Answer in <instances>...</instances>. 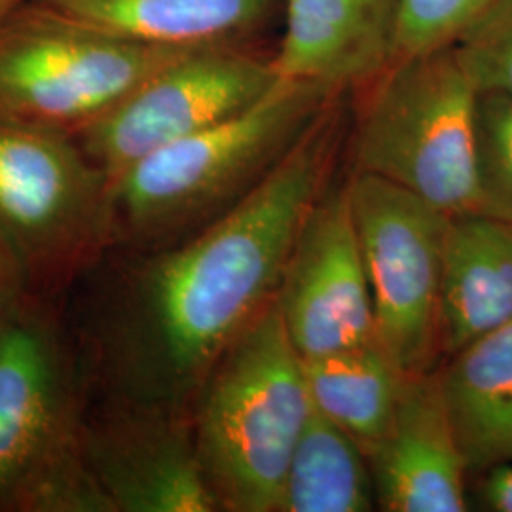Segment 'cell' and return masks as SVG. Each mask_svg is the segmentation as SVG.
<instances>
[{"label":"cell","mask_w":512,"mask_h":512,"mask_svg":"<svg viewBox=\"0 0 512 512\" xmlns=\"http://www.w3.org/2000/svg\"><path fill=\"white\" fill-rule=\"evenodd\" d=\"M336 147L327 109L220 217L162 249L109 251L73 338L90 399L177 412L279 287Z\"/></svg>","instance_id":"cell-1"},{"label":"cell","mask_w":512,"mask_h":512,"mask_svg":"<svg viewBox=\"0 0 512 512\" xmlns=\"http://www.w3.org/2000/svg\"><path fill=\"white\" fill-rule=\"evenodd\" d=\"M338 92L281 76L249 109L131 165L112 181L110 251H152L213 222L304 137Z\"/></svg>","instance_id":"cell-2"},{"label":"cell","mask_w":512,"mask_h":512,"mask_svg":"<svg viewBox=\"0 0 512 512\" xmlns=\"http://www.w3.org/2000/svg\"><path fill=\"white\" fill-rule=\"evenodd\" d=\"M50 300L21 294L0 327V512H114L82 448L73 332Z\"/></svg>","instance_id":"cell-3"},{"label":"cell","mask_w":512,"mask_h":512,"mask_svg":"<svg viewBox=\"0 0 512 512\" xmlns=\"http://www.w3.org/2000/svg\"><path fill=\"white\" fill-rule=\"evenodd\" d=\"M311 410L304 361L270 302L220 355L192 421L220 511H277Z\"/></svg>","instance_id":"cell-4"},{"label":"cell","mask_w":512,"mask_h":512,"mask_svg":"<svg viewBox=\"0 0 512 512\" xmlns=\"http://www.w3.org/2000/svg\"><path fill=\"white\" fill-rule=\"evenodd\" d=\"M112 247V181L71 133L0 118V251L52 298Z\"/></svg>","instance_id":"cell-5"},{"label":"cell","mask_w":512,"mask_h":512,"mask_svg":"<svg viewBox=\"0 0 512 512\" xmlns=\"http://www.w3.org/2000/svg\"><path fill=\"white\" fill-rule=\"evenodd\" d=\"M355 137L357 171L399 184L446 215L478 211V92L454 48L387 63Z\"/></svg>","instance_id":"cell-6"},{"label":"cell","mask_w":512,"mask_h":512,"mask_svg":"<svg viewBox=\"0 0 512 512\" xmlns=\"http://www.w3.org/2000/svg\"><path fill=\"white\" fill-rule=\"evenodd\" d=\"M192 50L116 37L25 2L0 25V118L74 135Z\"/></svg>","instance_id":"cell-7"},{"label":"cell","mask_w":512,"mask_h":512,"mask_svg":"<svg viewBox=\"0 0 512 512\" xmlns=\"http://www.w3.org/2000/svg\"><path fill=\"white\" fill-rule=\"evenodd\" d=\"M372 298L376 342L404 376L435 370L440 348L444 241L450 215L365 171L349 179Z\"/></svg>","instance_id":"cell-8"},{"label":"cell","mask_w":512,"mask_h":512,"mask_svg":"<svg viewBox=\"0 0 512 512\" xmlns=\"http://www.w3.org/2000/svg\"><path fill=\"white\" fill-rule=\"evenodd\" d=\"M279 80L275 54L251 44L205 46L148 76L73 137L114 181L150 154L249 109Z\"/></svg>","instance_id":"cell-9"},{"label":"cell","mask_w":512,"mask_h":512,"mask_svg":"<svg viewBox=\"0 0 512 512\" xmlns=\"http://www.w3.org/2000/svg\"><path fill=\"white\" fill-rule=\"evenodd\" d=\"M275 306L302 359L376 342L372 298L346 186L311 207L285 264Z\"/></svg>","instance_id":"cell-10"},{"label":"cell","mask_w":512,"mask_h":512,"mask_svg":"<svg viewBox=\"0 0 512 512\" xmlns=\"http://www.w3.org/2000/svg\"><path fill=\"white\" fill-rule=\"evenodd\" d=\"M84 456L114 512H215L194 427L177 412L97 403L82 425Z\"/></svg>","instance_id":"cell-11"},{"label":"cell","mask_w":512,"mask_h":512,"mask_svg":"<svg viewBox=\"0 0 512 512\" xmlns=\"http://www.w3.org/2000/svg\"><path fill=\"white\" fill-rule=\"evenodd\" d=\"M368 463L382 511H467L469 469L448 416L440 368L406 378L395 418Z\"/></svg>","instance_id":"cell-12"},{"label":"cell","mask_w":512,"mask_h":512,"mask_svg":"<svg viewBox=\"0 0 512 512\" xmlns=\"http://www.w3.org/2000/svg\"><path fill=\"white\" fill-rule=\"evenodd\" d=\"M395 6L397 0H285L279 76L336 90L374 78L389 63Z\"/></svg>","instance_id":"cell-13"},{"label":"cell","mask_w":512,"mask_h":512,"mask_svg":"<svg viewBox=\"0 0 512 512\" xmlns=\"http://www.w3.org/2000/svg\"><path fill=\"white\" fill-rule=\"evenodd\" d=\"M512 323V224L482 213L448 220L442 262L440 348L452 357Z\"/></svg>","instance_id":"cell-14"},{"label":"cell","mask_w":512,"mask_h":512,"mask_svg":"<svg viewBox=\"0 0 512 512\" xmlns=\"http://www.w3.org/2000/svg\"><path fill=\"white\" fill-rule=\"evenodd\" d=\"M116 37L156 46L251 44L285 0H37Z\"/></svg>","instance_id":"cell-15"},{"label":"cell","mask_w":512,"mask_h":512,"mask_svg":"<svg viewBox=\"0 0 512 512\" xmlns=\"http://www.w3.org/2000/svg\"><path fill=\"white\" fill-rule=\"evenodd\" d=\"M440 384L469 473L512 463V323L459 349Z\"/></svg>","instance_id":"cell-16"},{"label":"cell","mask_w":512,"mask_h":512,"mask_svg":"<svg viewBox=\"0 0 512 512\" xmlns=\"http://www.w3.org/2000/svg\"><path fill=\"white\" fill-rule=\"evenodd\" d=\"M302 361L311 406L348 433L368 459L395 418L408 376L378 342Z\"/></svg>","instance_id":"cell-17"},{"label":"cell","mask_w":512,"mask_h":512,"mask_svg":"<svg viewBox=\"0 0 512 512\" xmlns=\"http://www.w3.org/2000/svg\"><path fill=\"white\" fill-rule=\"evenodd\" d=\"M366 461L361 446L313 408L275 512L372 511L376 494Z\"/></svg>","instance_id":"cell-18"},{"label":"cell","mask_w":512,"mask_h":512,"mask_svg":"<svg viewBox=\"0 0 512 512\" xmlns=\"http://www.w3.org/2000/svg\"><path fill=\"white\" fill-rule=\"evenodd\" d=\"M476 179V213L512 224V99L501 93H478Z\"/></svg>","instance_id":"cell-19"},{"label":"cell","mask_w":512,"mask_h":512,"mask_svg":"<svg viewBox=\"0 0 512 512\" xmlns=\"http://www.w3.org/2000/svg\"><path fill=\"white\" fill-rule=\"evenodd\" d=\"M494 0H397L389 63L456 44Z\"/></svg>","instance_id":"cell-20"},{"label":"cell","mask_w":512,"mask_h":512,"mask_svg":"<svg viewBox=\"0 0 512 512\" xmlns=\"http://www.w3.org/2000/svg\"><path fill=\"white\" fill-rule=\"evenodd\" d=\"M452 48L476 92L512 99V0H494Z\"/></svg>","instance_id":"cell-21"},{"label":"cell","mask_w":512,"mask_h":512,"mask_svg":"<svg viewBox=\"0 0 512 512\" xmlns=\"http://www.w3.org/2000/svg\"><path fill=\"white\" fill-rule=\"evenodd\" d=\"M478 503L484 511L512 512V463L480 473Z\"/></svg>","instance_id":"cell-22"},{"label":"cell","mask_w":512,"mask_h":512,"mask_svg":"<svg viewBox=\"0 0 512 512\" xmlns=\"http://www.w3.org/2000/svg\"><path fill=\"white\" fill-rule=\"evenodd\" d=\"M27 293L16 268L0 251V327L21 294Z\"/></svg>","instance_id":"cell-23"},{"label":"cell","mask_w":512,"mask_h":512,"mask_svg":"<svg viewBox=\"0 0 512 512\" xmlns=\"http://www.w3.org/2000/svg\"><path fill=\"white\" fill-rule=\"evenodd\" d=\"M29 0H0V25L4 23V19L8 18L12 12H16L19 6H23Z\"/></svg>","instance_id":"cell-24"}]
</instances>
